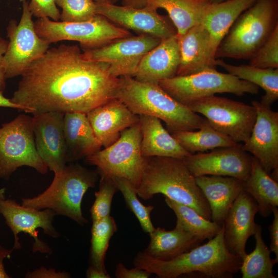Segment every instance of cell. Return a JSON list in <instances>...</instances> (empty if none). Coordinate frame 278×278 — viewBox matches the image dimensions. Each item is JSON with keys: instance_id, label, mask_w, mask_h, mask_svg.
I'll use <instances>...</instances> for the list:
<instances>
[{"instance_id": "cell-39", "label": "cell", "mask_w": 278, "mask_h": 278, "mask_svg": "<svg viewBox=\"0 0 278 278\" xmlns=\"http://www.w3.org/2000/svg\"><path fill=\"white\" fill-rule=\"evenodd\" d=\"M29 8L32 15L38 19L47 17L58 21L60 13L54 0H30Z\"/></svg>"}, {"instance_id": "cell-2", "label": "cell", "mask_w": 278, "mask_h": 278, "mask_svg": "<svg viewBox=\"0 0 278 278\" xmlns=\"http://www.w3.org/2000/svg\"><path fill=\"white\" fill-rule=\"evenodd\" d=\"M242 259L230 253L224 241L223 228L205 244L169 260H157L139 252L133 263L160 278L194 275L200 277L232 278L239 271Z\"/></svg>"}, {"instance_id": "cell-38", "label": "cell", "mask_w": 278, "mask_h": 278, "mask_svg": "<svg viewBox=\"0 0 278 278\" xmlns=\"http://www.w3.org/2000/svg\"><path fill=\"white\" fill-rule=\"evenodd\" d=\"M250 60L249 64L254 67L278 68V25Z\"/></svg>"}, {"instance_id": "cell-19", "label": "cell", "mask_w": 278, "mask_h": 278, "mask_svg": "<svg viewBox=\"0 0 278 278\" xmlns=\"http://www.w3.org/2000/svg\"><path fill=\"white\" fill-rule=\"evenodd\" d=\"M257 212L256 202L243 190L233 202L222 224L227 249L242 259L247 254V241L256 230L257 224L254 218Z\"/></svg>"}, {"instance_id": "cell-11", "label": "cell", "mask_w": 278, "mask_h": 278, "mask_svg": "<svg viewBox=\"0 0 278 278\" xmlns=\"http://www.w3.org/2000/svg\"><path fill=\"white\" fill-rule=\"evenodd\" d=\"M185 106L204 115L216 130L238 143L249 138L256 117L252 105L215 95L194 100Z\"/></svg>"}, {"instance_id": "cell-43", "label": "cell", "mask_w": 278, "mask_h": 278, "mask_svg": "<svg viewBox=\"0 0 278 278\" xmlns=\"http://www.w3.org/2000/svg\"><path fill=\"white\" fill-rule=\"evenodd\" d=\"M8 45V41L3 39L0 33V91H3L6 88V78L4 73L2 61Z\"/></svg>"}, {"instance_id": "cell-34", "label": "cell", "mask_w": 278, "mask_h": 278, "mask_svg": "<svg viewBox=\"0 0 278 278\" xmlns=\"http://www.w3.org/2000/svg\"><path fill=\"white\" fill-rule=\"evenodd\" d=\"M92 222L89 263L94 267L106 270L105 256L110 239L117 230V225L110 215Z\"/></svg>"}, {"instance_id": "cell-46", "label": "cell", "mask_w": 278, "mask_h": 278, "mask_svg": "<svg viewBox=\"0 0 278 278\" xmlns=\"http://www.w3.org/2000/svg\"><path fill=\"white\" fill-rule=\"evenodd\" d=\"M3 91H0V107L16 109L19 111H24L27 113V109L20 105L12 102L11 99L5 97L3 93Z\"/></svg>"}, {"instance_id": "cell-6", "label": "cell", "mask_w": 278, "mask_h": 278, "mask_svg": "<svg viewBox=\"0 0 278 278\" xmlns=\"http://www.w3.org/2000/svg\"><path fill=\"white\" fill-rule=\"evenodd\" d=\"M98 174L78 163L66 165L55 174L47 189L36 197L22 198V205L38 210L50 209L56 215L84 225L88 220L82 212V200L86 191L95 187Z\"/></svg>"}, {"instance_id": "cell-50", "label": "cell", "mask_w": 278, "mask_h": 278, "mask_svg": "<svg viewBox=\"0 0 278 278\" xmlns=\"http://www.w3.org/2000/svg\"><path fill=\"white\" fill-rule=\"evenodd\" d=\"M211 3H220L227 0H209Z\"/></svg>"}, {"instance_id": "cell-24", "label": "cell", "mask_w": 278, "mask_h": 278, "mask_svg": "<svg viewBox=\"0 0 278 278\" xmlns=\"http://www.w3.org/2000/svg\"><path fill=\"white\" fill-rule=\"evenodd\" d=\"M63 129L68 162L86 158L101 150L86 113H64Z\"/></svg>"}, {"instance_id": "cell-32", "label": "cell", "mask_w": 278, "mask_h": 278, "mask_svg": "<svg viewBox=\"0 0 278 278\" xmlns=\"http://www.w3.org/2000/svg\"><path fill=\"white\" fill-rule=\"evenodd\" d=\"M165 201L176 216V227L192 233L202 241L213 238L222 229V226L204 218L188 205L167 197Z\"/></svg>"}, {"instance_id": "cell-42", "label": "cell", "mask_w": 278, "mask_h": 278, "mask_svg": "<svg viewBox=\"0 0 278 278\" xmlns=\"http://www.w3.org/2000/svg\"><path fill=\"white\" fill-rule=\"evenodd\" d=\"M274 218L271 224L268 227L270 232V250L275 255V259L278 261V208L273 210Z\"/></svg>"}, {"instance_id": "cell-28", "label": "cell", "mask_w": 278, "mask_h": 278, "mask_svg": "<svg viewBox=\"0 0 278 278\" xmlns=\"http://www.w3.org/2000/svg\"><path fill=\"white\" fill-rule=\"evenodd\" d=\"M243 189L256 202L258 212L264 217L269 216L278 206V183L252 156L250 174L242 182Z\"/></svg>"}, {"instance_id": "cell-30", "label": "cell", "mask_w": 278, "mask_h": 278, "mask_svg": "<svg viewBox=\"0 0 278 278\" xmlns=\"http://www.w3.org/2000/svg\"><path fill=\"white\" fill-rule=\"evenodd\" d=\"M216 65L228 73L262 88L265 94L260 102L271 106L278 99V68H261L248 65H233L221 60Z\"/></svg>"}, {"instance_id": "cell-1", "label": "cell", "mask_w": 278, "mask_h": 278, "mask_svg": "<svg viewBox=\"0 0 278 278\" xmlns=\"http://www.w3.org/2000/svg\"><path fill=\"white\" fill-rule=\"evenodd\" d=\"M118 85L107 63L85 59L77 45L61 44L29 65L11 100L32 114H86L117 98Z\"/></svg>"}, {"instance_id": "cell-22", "label": "cell", "mask_w": 278, "mask_h": 278, "mask_svg": "<svg viewBox=\"0 0 278 278\" xmlns=\"http://www.w3.org/2000/svg\"><path fill=\"white\" fill-rule=\"evenodd\" d=\"M180 63L177 34L162 39L160 43L141 60L131 77L145 82L158 84L176 76Z\"/></svg>"}, {"instance_id": "cell-27", "label": "cell", "mask_w": 278, "mask_h": 278, "mask_svg": "<svg viewBox=\"0 0 278 278\" xmlns=\"http://www.w3.org/2000/svg\"><path fill=\"white\" fill-rule=\"evenodd\" d=\"M256 1L227 0L208 4L201 23L210 33L216 50L237 19Z\"/></svg>"}, {"instance_id": "cell-49", "label": "cell", "mask_w": 278, "mask_h": 278, "mask_svg": "<svg viewBox=\"0 0 278 278\" xmlns=\"http://www.w3.org/2000/svg\"><path fill=\"white\" fill-rule=\"evenodd\" d=\"M5 198V188H0V200Z\"/></svg>"}, {"instance_id": "cell-31", "label": "cell", "mask_w": 278, "mask_h": 278, "mask_svg": "<svg viewBox=\"0 0 278 278\" xmlns=\"http://www.w3.org/2000/svg\"><path fill=\"white\" fill-rule=\"evenodd\" d=\"M198 129V131L177 132L171 135L184 149L191 154L231 147L238 143L216 130L205 118Z\"/></svg>"}, {"instance_id": "cell-3", "label": "cell", "mask_w": 278, "mask_h": 278, "mask_svg": "<svg viewBox=\"0 0 278 278\" xmlns=\"http://www.w3.org/2000/svg\"><path fill=\"white\" fill-rule=\"evenodd\" d=\"M137 195L144 200L161 194L188 205L211 220L209 204L182 159L163 157L146 158Z\"/></svg>"}, {"instance_id": "cell-26", "label": "cell", "mask_w": 278, "mask_h": 278, "mask_svg": "<svg viewBox=\"0 0 278 278\" xmlns=\"http://www.w3.org/2000/svg\"><path fill=\"white\" fill-rule=\"evenodd\" d=\"M149 235V244L143 252L153 258L163 261L188 252L202 242L192 233L177 227L170 231L155 228Z\"/></svg>"}, {"instance_id": "cell-20", "label": "cell", "mask_w": 278, "mask_h": 278, "mask_svg": "<svg viewBox=\"0 0 278 278\" xmlns=\"http://www.w3.org/2000/svg\"><path fill=\"white\" fill-rule=\"evenodd\" d=\"M180 63L176 76H186L209 69H216L215 48L208 30L202 24L177 36Z\"/></svg>"}, {"instance_id": "cell-8", "label": "cell", "mask_w": 278, "mask_h": 278, "mask_svg": "<svg viewBox=\"0 0 278 278\" xmlns=\"http://www.w3.org/2000/svg\"><path fill=\"white\" fill-rule=\"evenodd\" d=\"M38 36L50 44L62 40L79 42L82 49H94L114 40L132 35L99 14L81 22H65L52 21L47 17L38 19L34 22Z\"/></svg>"}, {"instance_id": "cell-9", "label": "cell", "mask_w": 278, "mask_h": 278, "mask_svg": "<svg viewBox=\"0 0 278 278\" xmlns=\"http://www.w3.org/2000/svg\"><path fill=\"white\" fill-rule=\"evenodd\" d=\"M158 84L170 96L185 106L194 100L217 93L242 96L245 93L257 94L259 90L255 84L216 69L176 76L162 80Z\"/></svg>"}, {"instance_id": "cell-14", "label": "cell", "mask_w": 278, "mask_h": 278, "mask_svg": "<svg viewBox=\"0 0 278 278\" xmlns=\"http://www.w3.org/2000/svg\"><path fill=\"white\" fill-rule=\"evenodd\" d=\"M0 214L4 217L6 223L12 231L14 237L13 250L19 249L21 245L19 234L24 232L32 238V251L42 253H52V250L38 236L37 229L41 228L44 233L53 238L60 236L53 225L54 217L56 215L48 208L38 210L18 204L11 199L0 200Z\"/></svg>"}, {"instance_id": "cell-15", "label": "cell", "mask_w": 278, "mask_h": 278, "mask_svg": "<svg viewBox=\"0 0 278 278\" xmlns=\"http://www.w3.org/2000/svg\"><path fill=\"white\" fill-rule=\"evenodd\" d=\"M256 120L244 149L252 154L275 180L278 177V112L257 100L252 101Z\"/></svg>"}, {"instance_id": "cell-25", "label": "cell", "mask_w": 278, "mask_h": 278, "mask_svg": "<svg viewBox=\"0 0 278 278\" xmlns=\"http://www.w3.org/2000/svg\"><path fill=\"white\" fill-rule=\"evenodd\" d=\"M142 129L141 152L145 158L163 157L184 160L191 154L162 125L161 120L139 115Z\"/></svg>"}, {"instance_id": "cell-29", "label": "cell", "mask_w": 278, "mask_h": 278, "mask_svg": "<svg viewBox=\"0 0 278 278\" xmlns=\"http://www.w3.org/2000/svg\"><path fill=\"white\" fill-rule=\"evenodd\" d=\"M209 0H147L149 8L164 9L177 30V36L201 24Z\"/></svg>"}, {"instance_id": "cell-35", "label": "cell", "mask_w": 278, "mask_h": 278, "mask_svg": "<svg viewBox=\"0 0 278 278\" xmlns=\"http://www.w3.org/2000/svg\"><path fill=\"white\" fill-rule=\"evenodd\" d=\"M112 179L124 196L127 206L139 221L142 230L149 234L152 232L155 228L151 220L150 214L154 206L142 204L137 197L135 188L127 180L120 178Z\"/></svg>"}, {"instance_id": "cell-12", "label": "cell", "mask_w": 278, "mask_h": 278, "mask_svg": "<svg viewBox=\"0 0 278 278\" xmlns=\"http://www.w3.org/2000/svg\"><path fill=\"white\" fill-rule=\"evenodd\" d=\"M22 6L19 23L11 20L7 27L8 45L2 61L6 79L21 76L32 62L43 56L50 44L36 32L29 2L24 0Z\"/></svg>"}, {"instance_id": "cell-4", "label": "cell", "mask_w": 278, "mask_h": 278, "mask_svg": "<svg viewBox=\"0 0 278 278\" xmlns=\"http://www.w3.org/2000/svg\"><path fill=\"white\" fill-rule=\"evenodd\" d=\"M117 98L136 115L163 120L170 134L198 129L204 119L173 98L159 84L140 81L131 76L119 77Z\"/></svg>"}, {"instance_id": "cell-45", "label": "cell", "mask_w": 278, "mask_h": 278, "mask_svg": "<svg viewBox=\"0 0 278 278\" xmlns=\"http://www.w3.org/2000/svg\"><path fill=\"white\" fill-rule=\"evenodd\" d=\"M86 277L88 278H110L111 276L106 270H102L90 265L86 271Z\"/></svg>"}, {"instance_id": "cell-44", "label": "cell", "mask_w": 278, "mask_h": 278, "mask_svg": "<svg viewBox=\"0 0 278 278\" xmlns=\"http://www.w3.org/2000/svg\"><path fill=\"white\" fill-rule=\"evenodd\" d=\"M12 251L13 249L8 250L0 245V278L10 277L4 268L3 260L5 258L10 257Z\"/></svg>"}, {"instance_id": "cell-41", "label": "cell", "mask_w": 278, "mask_h": 278, "mask_svg": "<svg viewBox=\"0 0 278 278\" xmlns=\"http://www.w3.org/2000/svg\"><path fill=\"white\" fill-rule=\"evenodd\" d=\"M151 274L148 271L136 267L128 269L121 263L117 264L115 272L117 278H148Z\"/></svg>"}, {"instance_id": "cell-40", "label": "cell", "mask_w": 278, "mask_h": 278, "mask_svg": "<svg viewBox=\"0 0 278 278\" xmlns=\"http://www.w3.org/2000/svg\"><path fill=\"white\" fill-rule=\"evenodd\" d=\"M26 278H70V274L66 271H57L54 268L42 267L26 273Z\"/></svg>"}, {"instance_id": "cell-5", "label": "cell", "mask_w": 278, "mask_h": 278, "mask_svg": "<svg viewBox=\"0 0 278 278\" xmlns=\"http://www.w3.org/2000/svg\"><path fill=\"white\" fill-rule=\"evenodd\" d=\"M278 25V0H257L242 13L220 43L216 59H251Z\"/></svg>"}, {"instance_id": "cell-18", "label": "cell", "mask_w": 278, "mask_h": 278, "mask_svg": "<svg viewBox=\"0 0 278 278\" xmlns=\"http://www.w3.org/2000/svg\"><path fill=\"white\" fill-rule=\"evenodd\" d=\"M64 113L47 112L33 114L32 128L38 154L54 174L68 163L63 120Z\"/></svg>"}, {"instance_id": "cell-47", "label": "cell", "mask_w": 278, "mask_h": 278, "mask_svg": "<svg viewBox=\"0 0 278 278\" xmlns=\"http://www.w3.org/2000/svg\"><path fill=\"white\" fill-rule=\"evenodd\" d=\"M123 6L135 8H143L146 5L147 0H121Z\"/></svg>"}, {"instance_id": "cell-13", "label": "cell", "mask_w": 278, "mask_h": 278, "mask_svg": "<svg viewBox=\"0 0 278 278\" xmlns=\"http://www.w3.org/2000/svg\"><path fill=\"white\" fill-rule=\"evenodd\" d=\"M161 40L148 35H131L98 48L82 49V54L87 60L107 63L110 73L115 77L132 76L144 56Z\"/></svg>"}, {"instance_id": "cell-48", "label": "cell", "mask_w": 278, "mask_h": 278, "mask_svg": "<svg viewBox=\"0 0 278 278\" xmlns=\"http://www.w3.org/2000/svg\"><path fill=\"white\" fill-rule=\"evenodd\" d=\"M95 3H107V4H113L115 3L118 0H93Z\"/></svg>"}, {"instance_id": "cell-21", "label": "cell", "mask_w": 278, "mask_h": 278, "mask_svg": "<svg viewBox=\"0 0 278 278\" xmlns=\"http://www.w3.org/2000/svg\"><path fill=\"white\" fill-rule=\"evenodd\" d=\"M86 115L96 137L105 148L114 143L123 131L140 121L139 115L117 98L92 109Z\"/></svg>"}, {"instance_id": "cell-17", "label": "cell", "mask_w": 278, "mask_h": 278, "mask_svg": "<svg viewBox=\"0 0 278 278\" xmlns=\"http://www.w3.org/2000/svg\"><path fill=\"white\" fill-rule=\"evenodd\" d=\"M96 3V13L114 24L138 34L163 39L177 34V30L168 16L145 7L135 8L113 4Z\"/></svg>"}, {"instance_id": "cell-23", "label": "cell", "mask_w": 278, "mask_h": 278, "mask_svg": "<svg viewBox=\"0 0 278 278\" xmlns=\"http://www.w3.org/2000/svg\"><path fill=\"white\" fill-rule=\"evenodd\" d=\"M196 182L211 209L212 220L222 226L233 202L244 190L242 181L221 176L196 177Z\"/></svg>"}, {"instance_id": "cell-33", "label": "cell", "mask_w": 278, "mask_h": 278, "mask_svg": "<svg viewBox=\"0 0 278 278\" xmlns=\"http://www.w3.org/2000/svg\"><path fill=\"white\" fill-rule=\"evenodd\" d=\"M262 227L257 224L254 234V250L242 259L239 271L242 278H276L273 274L274 265L278 262L270 257L271 251L262 236Z\"/></svg>"}, {"instance_id": "cell-10", "label": "cell", "mask_w": 278, "mask_h": 278, "mask_svg": "<svg viewBox=\"0 0 278 278\" xmlns=\"http://www.w3.org/2000/svg\"><path fill=\"white\" fill-rule=\"evenodd\" d=\"M23 166L43 175L49 170L36 149L32 117L22 114L0 128V178H8Z\"/></svg>"}, {"instance_id": "cell-7", "label": "cell", "mask_w": 278, "mask_h": 278, "mask_svg": "<svg viewBox=\"0 0 278 278\" xmlns=\"http://www.w3.org/2000/svg\"><path fill=\"white\" fill-rule=\"evenodd\" d=\"M141 141L139 121L123 131L114 143L86 158V161L96 166L98 173L125 179L136 189L146 161L142 154Z\"/></svg>"}, {"instance_id": "cell-16", "label": "cell", "mask_w": 278, "mask_h": 278, "mask_svg": "<svg viewBox=\"0 0 278 278\" xmlns=\"http://www.w3.org/2000/svg\"><path fill=\"white\" fill-rule=\"evenodd\" d=\"M184 161L195 177L212 175L231 177L244 181L251 168L252 155L242 144L191 154Z\"/></svg>"}, {"instance_id": "cell-36", "label": "cell", "mask_w": 278, "mask_h": 278, "mask_svg": "<svg viewBox=\"0 0 278 278\" xmlns=\"http://www.w3.org/2000/svg\"><path fill=\"white\" fill-rule=\"evenodd\" d=\"M98 173L100 177L99 189L95 192V199L90 209L92 221L110 215L112 199L118 190L111 178L102 173Z\"/></svg>"}, {"instance_id": "cell-37", "label": "cell", "mask_w": 278, "mask_h": 278, "mask_svg": "<svg viewBox=\"0 0 278 278\" xmlns=\"http://www.w3.org/2000/svg\"><path fill=\"white\" fill-rule=\"evenodd\" d=\"M62 8L60 19L62 22H74L91 19L96 14V3L93 0H54Z\"/></svg>"}]
</instances>
